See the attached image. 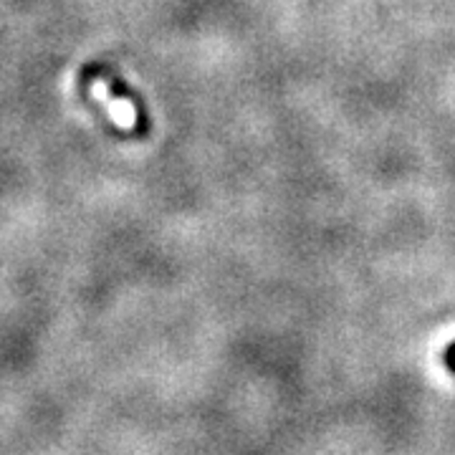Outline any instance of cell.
<instances>
[{
	"mask_svg": "<svg viewBox=\"0 0 455 455\" xmlns=\"http://www.w3.org/2000/svg\"><path fill=\"white\" fill-rule=\"evenodd\" d=\"M443 359H445V367L451 370V372L455 374V341L445 349V355H443Z\"/></svg>",
	"mask_w": 455,
	"mask_h": 455,
	"instance_id": "1",
	"label": "cell"
}]
</instances>
